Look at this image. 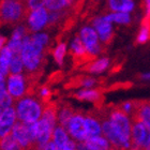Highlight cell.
Here are the masks:
<instances>
[{"label": "cell", "mask_w": 150, "mask_h": 150, "mask_svg": "<svg viewBox=\"0 0 150 150\" xmlns=\"http://www.w3.org/2000/svg\"><path fill=\"white\" fill-rule=\"evenodd\" d=\"M45 48L46 47L33 40L31 35H28L25 38L19 54L24 61L25 71H27L29 74H35L40 71L44 59Z\"/></svg>", "instance_id": "obj_1"}, {"label": "cell", "mask_w": 150, "mask_h": 150, "mask_svg": "<svg viewBox=\"0 0 150 150\" xmlns=\"http://www.w3.org/2000/svg\"><path fill=\"white\" fill-rule=\"evenodd\" d=\"M44 106L45 104L41 101V99L31 94H26L14 104L18 121L24 122L26 125L39 121L43 114Z\"/></svg>", "instance_id": "obj_2"}, {"label": "cell", "mask_w": 150, "mask_h": 150, "mask_svg": "<svg viewBox=\"0 0 150 150\" xmlns=\"http://www.w3.org/2000/svg\"><path fill=\"white\" fill-rule=\"evenodd\" d=\"M107 119L110 120L112 129L115 130L121 141L125 143L127 149L131 148V131H132V119L119 107L110 110L107 114Z\"/></svg>", "instance_id": "obj_3"}, {"label": "cell", "mask_w": 150, "mask_h": 150, "mask_svg": "<svg viewBox=\"0 0 150 150\" xmlns=\"http://www.w3.org/2000/svg\"><path fill=\"white\" fill-rule=\"evenodd\" d=\"M27 14V6L19 0H0V23L13 25Z\"/></svg>", "instance_id": "obj_4"}, {"label": "cell", "mask_w": 150, "mask_h": 150, "mask_svg": "<svg viewBox=\"0 0 150 150\" xmlns=\"http://www.w3.org/2000/svg\"><path fill=\"white\" fill-rule=\"evenodd\" d=\"M78 37L81 38L90 59L97 58L102 53V42L100 41L97 31L91 25H86L81 27Z\"/></svg>", "instance_id": "obj_5"}, {"label": "cell", "mask_w": 150, "mask_h": 150, "mask_svg": "<svg viewBox=\"0 0 150 150\" xmlns=\"http://www.w3.org/2000/svg\"><path fill=\"white\" fill-rule=\"evenodd\" d=\"M6 86L8 93L15 101L28 94L29 83L27 76L24 74H9L6 77Z\"/></svg>", "instance_id": "obj_6"}, {"label": "cell", "mask_w": 150, "mask_h": 150, "mask_svg": "<svg viewBox=\"0 0 150 150\" xmlns=\"http://www.w3.org/2000/svg\"><path fill=\"white\" fill-rule=\"evenodd\" d=\"M48 16L50 11L45 6L28 10L26 14V23L28 30L33 33L42 31L46 26H48Z\"/></svg>", "instance_id": "obj_7"}, {"label": "cell", "mask_w": 150, "mask_h": 150, "mask_svg": "<svg viewBox=\"0 0 150 150\" xmlns=\"http://www.w3.org/2000/svg\"><path fill=\"white\" fill-rule=\"evenodd\" d=\"M71 138L76 143H83L87 139V133L85 129V115L81 112H74L69 122L64 127Z\"/></svg>", "instance_id": "obj_8"}, {"label": "cell", "mask_w": 150, "mask_h": 150, "mask_svg": "<svg viewBox=\"0 0 150 150\" xmlns=\"http://www.w3.org/2000/svg\"><path fill=\"white\" fill-rule=\"evenodd\" d=\"M91 26L97 31L102 44H110L114 37L112 31V23L107 19L106 15L97 16L92 19Z\"/></svg>", "instance_id": "obj_9"}, {"label": "cell", "mask_w": 150, "mask_h": 150, "mask_svg": "<svg viewBox=\"0 0 150 150\" xmlns=\"http://www.w3.org/2000/svg\"><path fill=\"white\" fill-rule=\"evenodd\" d=\"M18 121L15 107L11 106L9 108H4L1 112L0 118V138L3 136L11 134L13 127Z\"/></svg>", "instance_id": "obj_10"}, {"label": "cell", "mask_w": 150, "mask_h": 150, "mask_svg": "<svg viewBox=\"0 0 150 150\" xmlns=\"http://www.w3.org/2000/svg\"><path fill=\"white\" fill-rule=\"evenodd\" d=\"M11 135L18 142V144L25 150L31 149L32 146H33V143H32L31 137L29 135L28 129H27V125L24 122H16L15 125L12 129Z\"/></svg>", "instance_id": "obj_11"}, {"label": "cell", "mask_w": 150, "mask_h": 150, "mask_svg": "<svg viewBox=\"0 0 150 150\" xmlns=\"http://www.w3.org/2000/svg\"><path fill=\"white\" fill-rule=\"evenodd\" d=\"M78 148L84 150H110L112 148V144L103 134L99 136H91L81 144H77Z\"/></svg>", "instance_id": "obj_12"}, {"label": "cell", "mask_w": 150, "mask_h": 150, "mask_svg": "<svg viewBox=\"0 0 150 150\" xmlns=\"http://www.w3.org/2000/svg\"><path fill=\"white\" fill-rule=\"evenodd\" d=\"M131 118H136L144 122L150 129V101H136L135 110Z\"/></svg>", "instance_id": "obj_13"}, {"label": "cell", "mask_w": 150, "mask_h": 150, "mask_svg": "<svg viewBox=\"0 0 150 150\" xmlns=\"http://www.w3.org/2000/svg\"><path fill=\"white\" fill-rule=\"evenodd\" d=\"M85 129L88 137L102 135V121L92 114L85 115Z\"/></svg>", "instance_id": "obj_14"}, {"label": "cell", "mask_w": 150, "mask_h": 150, "mask_svg": "<svg viewBox=\"0 0 150 150\" xmlns=\"http://www.w3.org/2000/svg\"><path fill=\"white\" fill-rule=\"evenodd\" d=\"M70 52H71L72 56L74 57L75 59L81 60V61H84V60H90L87 52H86L84 44H83L81 38L78 37V35L73 38L72 41H71V43H70Z\"/></svg>", "instance_id": "obj_15"}, {"label": "cell", "mask_w": 150, "mask_h": 150, "mask_svg": "<svg viewBox=\"0 0 150 150\" xmlns=\"http://www.w3.org/2000/svg\"><path fill=\"white\" fill-rule=\"evenodd\" d=\"M75 98L85 102H99L102 99V93L94 88H83L75 93Z\"/></svg>", "instance_id": "obj_16"}, {"label": "cell", "mask_w": 150, "mask_h": 150, "mask_svg": "<svg viewBox=\"0 0 150 150\" xmlns=\"http://www.w3.org/2000/svg\"><path fill=\"white\" fill-rule=\"evenodd\" d=\"M107 6L112 12L130 13L134 9L133 0H107Z\"/></svg>", "instance_id": "obj_17"}, {"label": "cell", "mask_w": 150, "mask_h": 150, "mask_svg": "<svg viewBox=\"0 0 150 150\" xmlns=\"http://www.w3.org/2000/svg\"><path fill=\"white\" fill-rule=\"evenodd\" d=\"M71 139H72V138H71V136H70V134L68 133V131H67V129L64 128V127H62V125H57L56 127H55L50 141L53 142L57 147H60V146L66 145L67 143L70 142Z\"/></svg>", "instance_id": "obj_18"}, {"label": "cell", "mask_w": 150, "mask_h": 150, "mask_svg": "<svg viewBox=\"0 0 150 150\" xmlns=\"http://www.w3.org/2000/svg\"><path fill=\"white\" fill-rule=\"evenodd\" d=\"M13 55L14 53L6 45L1 50L0 52V73L1 74L6 76L10 74V63H11Z\"/></svg>", "instance_id": "obj_19"}, {"label": "cell", "mask_w": 150, "mask_h": 150, "mask_svg": "<svg viewBox=\"0 0 150 150\" xmlns=\"http://www.w3.org/2000/svg\"><path fill=\"white\" fill-rule=\"evenodd\" d=\"M110 67V59L106 57H101L98 59L91 60L90 62L88 63L87 66V71L92 74H100V73L104 72L105 70Z\"/></svg>", "instance_id": "obj_20"}, {"label": "cell", "mask_w": 150, "mask_h": 150, "mask_svg": "<svg viewBox=\"0 0 150 150\" xmlns=\"http://www.w3.org/2000/svg\"><path fill=\"white\" fill-rule=\"evenodd\" d=\"M75 0H47L45 3L46 8L50 12L53 11H66L70 6L74 4Z\"/></svg>", "instance_id": "obj_21"}, {"label": "cell", "mask_w": 150, "mask_h": 150, "mask_svg": "<svg viewBox=\"0 0 150 150\" xmlns=\"http://www.w3.org/2000/svg\"><path fill=\"white\" fill-rule=\"evenodd\" d=\"M0 150H25L18 144V142L9 134L0 138Z\"/></svg>", "instance_id": "obj_22"}, {"label": "cell", "mask_w": 150, "mask_h": 150, "mask_svg": "<svg viewBox=\"0 0 150 150\" xmlns=\"http://www.w3.org/2000/svg\"><path fill=\"white\" fill-rule=\"evenodd\" d=\"M67 52H68V45L64 42H59L53 50V57L58 66H62L64 62Z\"/></svg>", "instance_id": "obj_23"}, {"label": "cell", "mask_w": 150, "mask_h": 150, "mask_svg": "<svg viewBox=\"0 0 150 150\" xmlns=\"http://www.w3.org/2000/svg\"><path fill=\"white\" fill-rule=\"evenodd\" d=\"M74 112V110L71 107L68 106V105L60 107L59 110H57V122H58V125L66 127L67 123L69 122V120L71 119V117L73 116Z\"/></svg>", "instance_id": "obj_24"}, {"label": "cell", "mask_w": 150, "mask_h": 150, "mask_svg": "<svg viewBox=\"0 0 150 150\" xmlns=\"http://www.w3.org/2000/svg\"><path fill=\"white\" fill-rule=\"evenodd\" d=\"M107 19L112 23L120 24V25H128L131 22V16L129 13L125 12H110L108 14H105Z\"/></svg>", "instance_id": "obj_25"}, {"label": "cell", "mask_w": 150, "mask_h": 150, "mask_svg": "<svg viewBox=\"0 0 150 150\" xmlns=\"http://www.w3.org/2000/svg\"><path fill=\"white\" fill-rule=\"evenodd\" d=\"M25 71V66L21 54H14L10 63V74H23Z\"/></svg>", "instance_id": "obj_26"}, {"label": "cell", "mask_w": 150, "mask_h": 150, "mask_svg": "<svg viewBox=\"0 0 150 150\" xmlns=\"http://www.w3.org/2000/svg\"><path fill=\"white\" fill-rule=\"evenodd\" d=\"M150 39V29L147 25L145 24H142V28L139 30V33L137 35V43L139 44H144L146 43L148 40Z\"/></svg>", "instance_id": "obj_27"}, {"label": "cell", "mask_w": 150, "mask_h": 150, "mask_svg": "<svg viewBox=\"0 0 150 150\" xmlns=\"http://www.w3.org/2000/svg\"><path fill=\"white\" fill-rule=\"evenodd\" d=\"M66 11H53L50 12L48 16V25H56L64 17Z\"/></svg>", "instance_id": "obj_28"}, {"label": "cell", "mask_w": 150, "mask_h": 150, "mask_svg": "<svg viewBox=\"0 0 150 150\" xmlns=\"http://www.w3.org/2000/svg\"><path fill=\"white\" fill-rule=\"evenodd\" d=\"M119 108L121 110L125 112V114H128L129 116H132V114L134 112L135 110V102H131V101H128V102H125V103H122Z\"/></svg>", "instance_id": "obj_29"}, {"label": "cell", "mask_w": 150, "mask_h": 150, "mask_svg": "<svg viewBox=\"0 0 150 150\" xmlns=\"http://www.w3.org/2000/svg\"><path fill=\"white\" fill-rule=\"evenodd\" d=\"M46 1L47 0H27L26 1V6H27V10L42 8V6H45Z\"/></svg>", "instance_id": "obj_30"}, {"label": "cell", "mask_w": 150, "mask_h": 150, "mask_svg": "<svg viewBox=\"0 0 150 150\" xmlns=\"http://www.w3.org/2000/svg\"><path fill=\"white\" fill-rule=\"evenodd\" d=\"M97 84V81L92 77H84L78 81V85L81 88H93Z\"/></svg>", "instance_id": "obj_31"}, {"label": "cell", "mask_w": 150, "mask_h": 150, "mask_svg": "<svg viewBox=\"0 0 150 150\" xmlns=\"http://www.w3.org/2000/svg\"><path fill=\"white\" fill-rule=\"evenodd\" d=\"M39 97H40V99L42 100V102L43 103L46 104L47 102H48V99H50V88L46 87V86H43V87L40 88V90H39Z\"/></svg>", "instance_id": "obj_32"}, {"label": "cell", "mask_w": 150, "mask_h": 150, "mask_svg": "<svg viewBox=\"0 0 150 150\" xmlns=\"http://www.w3.org/2000/svg\"><path fill=\"white\" fill-rule=\"evenodd\" d=\"M77 149V144L76 142L71 139L70 142H68L66 145L63 146H60V147H57V150H76Z\"/></svg>", "instance_id": "obj_33"}, {"label": "cell", "mask_w": 150, "mask_h": 150, "mask_svg": "<svg viewBox=\"0 0 150 150\" xmlns=\"http://www.w3.org/2000/svg\"><path fill=\"white\" fill-rule=\"evenodd\" d=\"M8 96H9V93H8V90H6V84L0 85V105H1V103L3 102V100H4Z\"/></svg>", "instance_id": "obj_34"}, {"label": "cell", "mask_w": 150, "mask_h": 150, "mask_svg": "<svg viewBox=\"0 0 150 150\" xmlns=\"http://www.w3.org/2000/svg\"><path fill=\"white\" fill-rule=\"evenodd\" d=\"M6 42H8V41H6V37H3V35L0 33V52H1V50L6 45Z\"/></svg>", "instance_id": "obj_35"}, {"label": "cell", "mask_w": 150, "mask_h": 150, "mask_svg": "<svg viewBox=\"0 0 150 150\" xmlns=\"http://www.w3.org/2000/svg\"><path fill=\"white\" fill-rule=\"evenodd\" d=\"M144 6L146 10V15H150V0H144Z\"/></svg>", "instance_id": "obj_36"}, {"label": "cell", "mask_w": 150, "mask_h": 150, "mask_svg": "<svg viewBox=\"0 0 150 150\" xmlns=\"http://www.w3.org/2000/svg\"><path fill=\"white\" fill-rule=\"evenodd\" d=\"M6 81V76L0 73V85H4Z\"/></svg>", "instance_id": "obj_37"}, {"label": "cell", "mask_w": 150, "mask_h": 150, "mask_svg": "<svg viewBox=\"0 0 150 150\" xmlns=\"http://www.w3.org/2000/svg\"><path fill=\"white\" fill-rule=\"evenodd\" d=\"M142 78H144V79H150V73H148V74L142 75Z\"/></svg>", "instance_id": "obj_38"}, {"label": "cell", "mask_w": 150, "mask_h": 150, "mask_svg": "<svg viewBox=\"0 0 150 150\" xmlns=\"http://www.w3.org/2000/svg\"><path fill=\"white\" fill-rule=\"evenodd\" d=\"M1 112H2V108H0V118H1Z\"/></svg>", "instance_id": "obj_39"}, {"label": "cell", "mask_w": 150, "mask_h": 150, "mask_svg": "<svg viewBox=\"0 0 150 150\" xmlns=\"http://www.w3.org/2000/svg\"><path fill=\"white\" fill-rule=\"evenodd\" d=\"M19 1H22V2H26L27 0H19Z\"/></svg>", "instance_id": "obj_40"}, {"label": "cell", "mask_w": 150, "mask_h": 150, "mask_svg": "<svg viewBox=\"0 0 150 150\" xmlns=\"http://www.w3.org/2000/svg\"><path fill=\"white\" fill-rule=\"evenodd\" d=\"M110 150H120V149H116V148H112Z\"/></svg>", "instance_id": "obj_41"}, {"label": "cell", "mask_w": 150, "mask_h": 150, "mask_svg": "<svg viewBox=\"0 0 150 150\" xmlns=\"http://www.w3.org/2000/svg\"><path fill=\"white\" fill-rule=\"evenodd\" d=\"M76 150H84V149H81V148H78L77 147V149H76Z\"/></svg>", "instance_id": "obj_42"}, {"label": "cell", "mask_w": 150, "mask_h": 150, "mask_svg": "<svg viewBox=\"0 0 150 150\" xmlns=\"http://www.w3.org/2000/svg\"><path fill=\"white\" fill-rule=\"evenodd\" d=\"M146 150H150V147H148V148H147V149H146Z\"/></svg>", "instance_id": "obj_43"}]
</instances>
